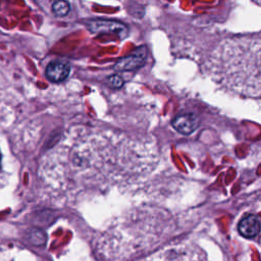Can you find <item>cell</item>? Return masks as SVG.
<instances>
[{
  "label": "cell",
  "instance_id": "3",
  "mask_svg": "<svg viewBox=\"0 0 261 261\" xmlns=\"http://www.w3.org/2000/svg\"><path fill=\"white\" fill-rule=\"evenodd\" d=\"M259 40L228 42L217 54L214 80L230 92L249 97L260 94Z\"/></svg>",
  "mask_w": 261,
  "mask_h": 261
},
{
  "label": "cell",
  "instance_id": "11",
  "mask_svg": "<svg viewBox=\"0 0 261 261\" xmlns=\"http://www.w3.org/2000/svg\"><path fill=\"white\" fill-rule=\"evenodd\" d=\"M0 164H1V153H0Z\"/></svg>",
  "mask_w": 261,
  "mask_h": 261
},
{
  "label": "cell",
  "instance_id": "5",
  "mask_svg": "<svg viewBox=\"0 0 261 261\" xmlns=\"http://www.w3.org/2000/svg\"><path fill=\"white\" fill-rule=\"evenodd\" d=\"M70 72V65L63 60H54L46 68V76L53 83L63 82Z\"/></svg>",
  "mask_w": 261,
  "mask_h": 261
},
{
  "label": "cell",
  "instance_id": "9",
  "mask_svg": "<svg viewBox=\"0 0 261 261\" xmlns=\"http://www.w3.org/2000/svg\"><path fill=\"white\" fill-rule=\"evenodd\" d=\"M70 10V5L65 0H56L52 5V11L57 16H65Z\"/></svg>",
  "mask_w": 261,
  "mask_h": 261
},
{
  "label": "cell",
  "instance_id": "2",
  "mask_svg": "<svg viewBox=\"0 0 261 261\" xmlns=\"http://www.w3.org/2000/svg\"><path fill=\"white\" fill-rule=\"evenodd\" d=\"M172 214L157 205H143L113 220L97 239L107 260L123 261L158 245L173 229Z\"/></svg>",
  "mask_w": 261,
  "mask_h": 261
},
{
  "label": "cell",
  "instance_id": "10",
  "mask_svg": "<svg viewBox=\"0 0 261 261\" xmlns=\"http://www.w3.org/2000/svg\"><path fill=\"white\" fill-rule=\"evenodd\" d=\"M109 81H110L112 87H115V88H119V87H121L122 84H123L122 79H121L119 75H117V74L112 75V76L109 79Z\"/></svg>",
  "mask_w": 261,
  "mask_h": 261
},
{
  "label": "cell",
  "instance_id": "4",
  "mask_svg": "<svg viewBox=\"0 0 261 261\" xmlns=\"http://www.w3.org/2000/svg\"><path fill=\"white\" fill-rule=\"evenodd\" d=\"M147 58V49L145 47L138 48L130 55L121 58L115 64L117 70H133L142 66Z\"/></svg>",
  "mask_w": 261,
  "mask_h": 261
},
{
  "label": "cell",
  "instance_id": "7",
  "mask_svg": "<svg viewBox=\"0 0 261 261\" xmlns=\"http://www.w3.org/2000/svg\"><path fill=\"white\" fill-rule=\"evenodd\" d=\"M172 125L178 133L189 135L198 127L199 118L193 113L180 114L172 120Z\"/></svg>",
  "mask_w": 261,
  "mask_h": 261
},
{
  "label": "cell",
  "instance_id": "8",
  "mask_svg": "<svg viewBox=\"0 0 261 261\" xmlns=\"http://www.w3.org/2000/svg\"><path fill=\"white\" fill-rule=\"evenodd\" d=\"M240 233L248 239H252L259 233L260 221L256 215H248L244 217L238 226Z\"/></svg>",
  "mask_w": 261,
  "mask_h": 261
},
{
  "label": "cell",
  "instance_id": "1",
  "mask_svg": "<svg viewBox=\"0 0 261 261\" xmlns=\"http://www.w3.org/2000/svg\"><path fill=\"white\" fill-rule=\"evenodd\" d=\"M154 144L127 134L94 127L70 128L50 150L42 176L53 202L73 206L113 190L136 192L158 165Z\"/></svg>",
  "mask_w": 261,
  "mask_h": 261
},
{
  "label": "cell",
  "instance_id": "6",
  "mask_svg": "<svg viewBox=\"0 0 261 261\" xmlns=\"http://www.w3.org/2000/svg\"><path fill=\"white\" fill-rule=\"evenodd\" d=\"M89 29L94 32V33H115L118 34L119 36H122L127 32L126 27L123 23L113 21V20H103V19H96V20H91L89 23Z\"/></svg>",
  "mask_w": 261,
  "mask_h": 261
}]
</instances>
